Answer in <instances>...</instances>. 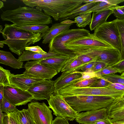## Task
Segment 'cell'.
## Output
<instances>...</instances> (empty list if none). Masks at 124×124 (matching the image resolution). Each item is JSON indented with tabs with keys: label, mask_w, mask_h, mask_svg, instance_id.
<instances>
[{
	"label": "cell",
	"mask_w": 124,
	"mask_h": 124,
	"mask_svg": "<svg viewBox=\"0 0 124 124\" xmlns=\"http://www.w3.org/2000/svg\"><path fill=\"white\" fill-rule=\"evenodd\" d=\"M1 33L4 40L0 42L7 45L10 51L20 56L25 47L40 40L46 34L27 31L6 23Z\"/></svg>",
	"instance_id": "1"
},
{
	"label": "cell",
	"mask_w": 124,
	"mask_h": 124,
	"mask_svg": "<svg viewBox=\"0 0 124 124\" xmlns=\"http://www.w3.org/2000/svg\"><path fill=\"white\" fill-rule=\"evenodd\" d=\"M3 21L11 22L17 26L35 24L47 25L52 23L50 16L36 8L26 6L3 11L1 15Z\"/></svg>",
	"instance_id": "2"
},
{
	"label": "cell",
	"mask_w": 124,
	"mask_h": 124,
	"mask_svg": "<svg viewBox=\"0 0 124 124\" xmlns=\"http://www.w3.org/2000/svg\"><path fill=\"white\" fill-rule=\"evenodd\" d=\"M66 101L78 113L82 111L107 108L114 99L99 95H79L63 97Z\"/></svg>",
	"instance_id": "3"
},
{
	"label": "cell",
	"mask_w": 124,
	"mask_h": 124,
	"mask_svg": "<svg viewBox=\"0 0 124 124\" xmlns=\"http://www.w3.org/2000/svg\"><path fill=\"white\" fill-rule=\"evenodd\" d=\"M90 33V31L84 28L69 29L63 31L51 39L48 45L49 51L69 57L73 56L64 46L67 42L86 36Z\"/></svg>",
	"instance_id": "4"
},
{
	"label": "cell",
	"mask_w": 124,
	"mask_h": 124,
	"mask_svg": "<svg viewBox=\"0 0 124 124\" xmlns=\"http://www.w3.org/2000/svg\"><path fill=\"white\" fill-rule=\"evenodd\" d=\"M57 93L63 97L79 95H99L112 97L115 99L122 96L123 92L106 87L78 88L69 85L60 89Z\"/></svg>",
	"instance_id": "5"
},
{
	"label": "cell",
	"mask_w": 124,
	"mask_h": 124,
	"mask_svg": "<svg viewBox=\"0 0 124 124\" xmlns=\"http://www.w3.org/2000/svg\"><path fill=\"white\" fill-rule=\"evenodd\" d=\"M93 34L121 53V45L119 31L115 20L106 22L97 27Z\"/></svg>",
	"instance_id": "6"
},
{
	"label": "cell",
	"mask_w": 124,
	"mask_h": 124,
	"mask_svg": "<svg viewBox=\"0 0 124 124\" xmlns=\"http://www.w3.org/2000/svg\"><path fill=\"white\" fill-rule=\"evenodd\" d=\"M49 107L53 111L57 116L63 117L70 121H73L78 113L70 106L63 97L58 93L53 94L47 100Z\"/></svg>",
	"instance_id": "7"
},
{
	"label": "cell",
	"mask_w": 124,
	"mask_h": 124,
	"mask_svg": "<svg viewBox=\"0 0 124 124\" xmlns=\"http://www.w3.org/2000/svg\"><path fill=\"white\" fill-rule=\"evenodd\" d=\"M22 75L30 78L51 80L58 73L54 69L41 64L40 60L28 61L24 65Z\"/></svg>",
	"instance_id": "8"
},
{
	"label": "cell",
	"mask_w": 124,
	"mask_h": 124,
	"mask_svg": "<svg viewBox=\"0 0 124 124\" xmlns=\"http://www.w3.org/2000/svg\"><path fill=\"white\" fill-rule=\"evenodd\" d=\"M28 107L36 124H52V112L45 103L31 102L29 103Z\"/></svg>",
	"instance_id": "9"
},
{
	"label": "cell",
	"mask_w": 124,
	"mask_h": 124,
	"mask_svg": "<svg viewBox=\"0 0 124 124\" xmlns=\"http://www.w3.org/2000/svg\"><path fill=\"white\" fill-rule=\"evenodd\" d=\"M54 81L43 80L33 84L27 91L36 100H48L53 94Z\"/></svg>",
	"instance_id": "10"
},
{
	"label": "cell",
	"mask_w": 124,
	"mask_h": 124,
	"mask_svg": "<svg viewBox=\"0 0 124 124\" xmlns=\"http://www.w3.org/2000/svg\"><path fill=\"white\" fill-rule=\"evenodd\" d=\"M4 97L16 106L25 105L33 99V96L27 91L13 86H4Z\"/></svg>",
	"instance_id": "11"
},
{
	"label": "cell",
	"mask_w": 124,
	"mask_h": 124,
	"mask_svg": "<svg viewBox=\"0 0 124 124\" xmlns=\"http://www.w3.org/2000/svg\"><path fill=\"white\" fill-rule=\"evenodd\" d=\"M64 46L65 47L73 46L90 48L113 47L97 38L93 33H90L86 36L68 41L64 44Z\"/></svg>",
	"instance_id": "12"
},
{
	"label": "cell",
	"mask_w": 124,
	"mask_h": 124,
	"mask_svg": "<svg viewBox=\"0 0 124 124\" xmlns=\"http://www.w3.org/2000/svg\"><path fill=\"white\" fill-rule=\"evenodd\" d=\"M107 108H103L78 113L75 119L79 124H93L95 122L107 118Z\"/></svg>",
	"instance_id": "13"
},
{
	"label": "cell",
	"mask_w": 124,
	"mask_h": 124,
	"mask_svg": "<svg viewBox=\"0 0 124 124\" xmlns=\"http://www.w3.org/2000/svg\"><path fill=\"white\" fill-rule=\"evenodd\" d=\"M81 77L80 71H78L69 73L62 72L61 75L54 81V93H57L60 89L79 81Z\"/></svg>",
	"instance_id": "14"
},
{
	"label": "cell",
	"mask_w": 124,
	"mask_h": 124,
	"mask_svg": "<svg viewBox=\"0 0 124 124\" xmlns=\"http://www.w3.org/2000/svg\"><path fill=\"white\" fill-rule=\"evenodd\" d=\"M42 80L26 77L22 74H11L10 78V82L12 86L25 91H27L34 83Z\"/></svg>",
	"instance_id": "15"
},
{
	"label": "cell",
	"mask_w": 124,
	"mask_h": 124,
	"mask_svg": "<svg viewBox=\"0 0 124 124\" xmlns=\"http://www.w3.org/2000/svg\"><path fill=\"white\" fill-rule=\"evenodd\" d=\"M107 116L110 119L124 117V95L114 100L107 108Z\"/></svg>",
	"instance_id": "16"
},
{
	"label": "cell",
	"mask_w": 124,
	"mask_h": 124,
	"mask_svg": "<svg viewBox=\"0 0 124 124\" xmlns=\"http://www.w3.org/2000/svg\"><path fill=\"white\" fill-rule=\"evenodd\" d=\"M71 57H72L59 55L40 60V63L43 65L54 69L59 73Z\"/></svg>",
	"instance_id": "17"
},
{
	"label": "cell",
	"mask_w": 124,
	"mask_h": 124,
	"mask_svg": "<svg viewBox=\"0 0 124 124\" xmlns=\"http://www.w3.org/2000/svg\"><path fill=\"white\" fill-rule=\"evenodd\" d=\"M73 23H66L62 22L53 24L43 37L42 43L46 44L49 43L51 39L59 34L69 29L70 26Z\"/></svg>",
	"instance_id": "18"
},
{
	"label": "cell",
	"mask_w": 124,
	"mask_h": 124,
	"mask_svg": "<svg viewBox=\"0 0 124 124\" xmlns=\"http://www.w3.org/2000/svg\"><path fill=\"white\" fill-rule=\"evenodd\" d=\"M0 63L14 69L22 68L23 65V62L15 58L11 52L2 50H0Z\"/></svg>",
	"instance_id": "19"
},
{
	"label": "cell",
	"mask_w": 124,
	"mask_h": 124,
	"mask_svg": "<svg viewBox=\"0 0 124 124\" xmlns=\"http://www.w3.org/2000/svg\"><path fill=\"white\" fill-rule=\"evenodd\" d=\"M112 14V11L109 8L98 12H93L89 26L91 31L94 30L98 26L106 22L108 18Z\"/></svg>",
	"instance_id": "20"
},
{
	"label": "cell",
	"mask_w": 124,
	"mask_h": 124,
	"mask_svg": "<svg viewBox=\"0 0 124 124\" xmlns=\"http://www.w3.org/2000/svg\"><path fill=\"white\" fill-rule=\"evenodd\" d=\"M59 55L53 52L49 51L46 54H42L25 50L21 55L19 56L18 59L19 61L22 62L30 60H40Z\"/></svg>",
	"instance_id": "21"
},
{
	"label": "cell",
	"mask_w": 124,
	"mask_h": 124,
	"mask_svg": "<svg viewBox=\"0 0 124 124\" xmlns=\"http://www.w3.org/2000/svg\"><path fill=\"white\" fill-rule=\"evenodd\" d=\"M97 2V0H92L90 2L85 3L69 13L61 16L59 20L62 21L67 19L74 18L91 8Z\"/></svg>",
	"instance_id": "22"
},
{
	"label": "cell",
	"mask_w": 124,
	"mask_h": 124,
	"mask_svg": "<svg viewBox=\"0 0 124 124\" xmlns=\"http://www.w3.org/2000/svg\"><path fill=\"white\" fill-rule=\"evenodd\" d=\"M97 2L91 8L84 14L93 12H98L109 8L110 7L118 5L124 1V0H97Z\"/></svg>",
	"instance_id": "23"
},
{
	"label": "cell",
	"mask_w": 124,
	"mask_h": 124,
	"mask_svg": "<svg viewBox=\"0 0 124 124\" xmlns=\"http://www.w3.org/2000/svg\"><path fill=\"white\" fill-rule=\"evenodd\" d=\"M78 55L71 57L62 68L61 71L69 73L74 71L80 70L83 66L86 64L83 63L77 59Z\"/></svg>",
	"instance_id": "24"
},
{
	"label": "cell",
	"mask_w": 124,
	"mask_h": 124,
	"mask_svg": "<svg viewBox=\"0 0 124 124\" xmlns=\"http://www.w3.org/2000/svg\"><path fill=\"white\" fill-rule=\"evenodd\" d=\"M16 116L19 124H36L27 109H23L16 112Z\"/></svg>",
	"instance_id": "25"
},
{
	"label": "cell",
	"mask_w": 124,
	"mask_h": 124,
	"mask_svg": "<svg viewBox=\"0 0 124 124\" xmlns=\"http://www.w3.org/2000/svg\"><path fill=\"white\" fill-rule=\"evenodd\" d=\"M14 25L16 27L21 29L31 32H38L41 34H46L49 28L47 25L35 24L17 26Z\"/></svg>",
	"instance_id": "26"
},
{
	"label": "cell",
	"mask_w": 124,
	"mask_h": 124,
	"mask_svg": "<svg viewBox=\"0 0 124 124\" xmlns=\"http://www.w3.org/2000/svg\"><path fill=\"white\" fill-rule=\"evenodd\" d=\"M114 20L119 31L120 38L121 47V61L124 60V19L117 18Z\"/></svg>",
	"instance_id": "27"
},
{
	"label": "cell",
	"mask_w": 124,
	"mask_h": 124,
	"mask_svg": "<svg viewBox=\"0 0 124 124\" xmlns=\"http://www.w3.org/2000/svg\"><path fill=\"white\" fill-rule=\"evenodd\" d=\"M91 12L80 15L74 19V21L78 27L83 28L87 25H90L91 20Z\"/></svg>",
	"instance_id": "28"
},
{
	"label": "cell",
	"mask_w": 124,
	"mask_h": 124,
	"mask_svg": "<svg viewBox=\"0 0 124 124\" xmlns=\"http://www.w3.org/2000/svg\"><path fill=\"white\" fill-rule=\"evenodd\" d=\"M11 73L10 71L4 69L0 66V85L4 86H12L11 84L10 78Z\"/></svg>",
	"instance_id": "29"
},
{
	"label": "cell",
	"mask_w": 124,
	"mask_h": 124,
	"mask_svg": "<svg viewBox=\"0 0 124 124\" xmlns=\"http://www.w3.org/2000/svg\"><path fill=\"white\" fill-rule=\"evenodd\" d=\"M100 78L111 83H118L124 85V76L121 75L112 74L102 76Z\"/></svg>",
	"instance_id": "30"
},
{
	"label": "cell",
	"mask_w": 124,
	"mask_h": 124,
	"mask_svg": "<svg viewBox=\"0 0 124 124\" xmlns=\"http://www.w3.org/2000/svg\"><path fill=\"white\" fill-rule=\"evenodd\" d=\"M0 110L4 112H15L18 110L16 106L10 103L4 97L2 103L0 104Z\"/></svg>",
	"instance_id": "31"
},
{
	"label": "cell",
	"mask_w": 124,
	"mask_h": 124,
	"mask_svg": "<svg viewBox=\"0 0 124 124\" xmlns=\"http://www.w3.org/2000/svg\"><path fill=\"white\" fill-rule=\"evenodd\" d=\"M99 78L95 77L83 80L70 85L78 88L90 87L91 85L96 82Z\"/></svg>",
	"instance_id": "32"
},
{
	"label": "cell",
	"mask_w": 124,
	"mask_h": 124,
	"mask_svg": "<svg viewBox=\"0 0 124 124\" xmlns=\"http://www.w3.org/2000/svg\"><path fill=\"white\" fill-rule=\"evenodd\" d=\"M95 72L99 78H100L102 76L115 74L118 72V71L117 70L111 66H106Z\"/></svg>",
	"instance_id": "33"
},
{
	"label": "cell",
	"mask_w": 124,
	"mask_h": 124,
	"mask_svg": "<svg viewBox=\"0 0 124 124\" xmlns=\"http://www.w3.org/2000/svg\"><path fill=\"white\" fill-rule=\"evenodd\" d=\"M109 8L112 10L113 14L117 18L124 19V6L117 5L110 7Z\"/></svg>",
	"instance_id": "34"
},
{
	"label": "cell",
	"mask_w": 124,
	"mask_h": 124,
	"mask_svg": "<svg viewBox=\"0 0 124 124\" xmlns=\"http://www.w3.org/2000/svg\"><path fill=\"white\" fill-rule=\"evenodd\" d=\"M111 83L105 79L99 78L97 81L91 85L89 87L93 88H103L107 86Z\"/></svg>",
	"instance_id": "35"
},
{
	"label": "cell",
	"mask_w": 124,
	"mask_h": 124,
	"mask_svg": "<svg viewBox=\"0 0 124 124\" xmlns=\"http://www.w3.org/2000/svg\"><path fill=\"white\" fill-rule=\"evenodd\" d=\"M80 73L82 75V77L79 79V81L94 78H99L94 72L91 71H82L80 72Z\"/></svg>",
	"instance_id": "36"
},
{
	"label": "cell",
	"mask_w": 124,
	"mask_h": 124,
	"mask_svg": "<svg viewBox=\"0 0 124 124\" xmlns=\"http://www.w3.org/2000/svg\"><path fill=\"white\" fill-rule=\"evenodd\" d=\"M77 58L85 64L96 62L95 59L90 56L86 54H78Z\"/></svg>",
	"instance_id": "37"
},
{
	"label": "cell",
	"mask_w": 124,
	"mask_h": 124,
	"mask_svg": "<svg viewBox=\"0 0 124 124\" xmlns=\"http://www.w3.org/2000/svg\"><path fill=\"white\" fill-rule=\"evenodd\" d=\"M25 50L42 54H45L47 53L44 51L41 47L38 46L26 47L25 48Z\"/></svg>",
	"instance_id": "38"
},
{
	"label": "cell",
	"mask_w": 124,
	"mask_h": 124,
	"mask_svg": "<svg viewBox=\"0 0 124 124\" xmlns=\"http://www.w3.org/2000/svg\"><path fill=\"white\" fill-rule=\"evenodd\" d=\"M117 70L118 73H122L124 72V60L119 62L111 66Z\"/></svg>",
	"instance_id": "39"
},
{
	"label": "cell",
	"mask_w": 124,
	"mask_h": 124,
	"mask_svg": "<svg viewBox=\"0 0 124 124\" xmlns=\"http://www.w3.org/2000/svg\"><path fill=\"white\" fill-rule=\"evenodd\" d=\"M106 87L118 91H124V85L118 83H111Z\"/></svg>",
	"instance_id": "40"
},
{
	"label": "cell",
	"mask_w": 124,
	"mask_h": 124,
	"mask_svg": "<svg viewBox=\"0 0 124 124\" xmlns=\"http://www.w3.org/2000/svg\"><path fill=\"white\" fill-rule=\"evenodd\" d=\"M68 120L60 116H56L53 120L52 124H69Z\"/></svg>",
	"instance_id": "41"
},
{
	"label": "cell",
	"mask_w": 124,
	"mask_h": 124,
	"mask_svg": "<svg viewBox=\"0 0 124 124\" xmlns=\"http://www.w3.org/2000/svg\"><path fill=\"white\" fill-rule=\"evenodd\" d=\"M106 66L107 65L104 63L95 62L91 71L94 72H96L101 70Z\"/></svg>",
	"instance_id": "42"
},
{
	"label": "cell",
	"mask_w": 124,
	"mask_h": 124,
	"mask_svg": "<svg viewBox=\"0 0 124 124\" xmlns=\"http://www.w3.org/2000/svg\"><path fill=\"white\" fill-rule=\"evenodd\" d=\"M6 112L8 115L11 124H19L16 118V112Z\"/></svg>",
	"instance_id": "43"
},
{
	"label": "cell",
	"mask_w": 124,
	"mask_h": 124,
	"mask_svg": "<svg viewBox=\"0 0 124 124\" xmlns=\"http://www.w3.org/2000/svg\"><path fill=\"white\" fill-rule=\"evenodd\" d=\"M95 62H93L87 64L82 67L80 70L83 72L91 71Z\"/></svg>",
	"instance_id": "44"
},
{
	"label": "cell",
	"mask_w": 124,
	"mask_h": 124,
	"mask_svg": "<svg viewBox=\"0 0 124 124\" xmlns=\"http://www.w3.org/2000/svg\"><path fill=\"white\" fill-rule=\"evenodd\" d=\"M93 124H114L108 117L95 122Z\"/></svg>",
	"instance_id": "45"
},
{
	"label": "cell",
	"mask_w": 124,
	"mask_h": 124,
	"mask_svg": "<svg viewBox=\"0 0 124 124\" xmlns=\"http://www.w3.org/2000/svg\"><path fill=\"white\" fill-rule=\"evenodd\" d=\"M4 86L0 85V104L2 103L4 98Z\"/></svg>",
	"instance_id": "46"
},
{
	"label": "cell",
	"mask_w": 124,
	"mask_h": 124,
	"mask_svg": "<svg viewBox=\"0 0 124 124\" xmlns=\"http://www.w3.org/2000/svg\"><path fill=\"white\" fill-rule=\"evenodd\" d=\"M5 112L3 124H11L8 114L7 112Z\"/></svg>",
	"instance_id": "47"
},
{
	"label": "cell",
	"mask_w": 124,
	"mask_h": 124,
	"mask_svg": "<svg viewBox=\"0 0 124 124\" xmlns=\"http://www.w3.org/2000/svg\"><path fill=\"white\" fill-rule=\"evenodd\" d=\"M110 120L113 123L114 122L124 123V117L118 119H112Z\"/></svg>",
	"instance_id": "48"
},
{
	"label": "cell",
	"mask_w": 124,
	"mask_h": 124,
	"mask_svg": "<svg viewBox=\"0 0 124 124\" xmlns=\"http://www.w3.org/2000/svg\"><path fill=\"white\" fill-rule=\"evenodd\" d=\"M0 110V124H3V120L5 114Z\"/></svg>",
	"instance_id": "49"
},
{
	"label": "cell",
	"mask_w": 124,
	"mask_h": 124,
	"mask_svg": "<svg viewBox=\"0 0 124 124\" xmlns=\"http://www.w3.org/2000/svg\"><path fill=\"white\" fill-rule=\"evenodd\" d=\"M4 7L3 3L1 1H0V8L1 9Z\"/></svg>",
	"instance_id": "50"
},
{
	"label": "cell",
	"mask_w": 124,
	"mask_h": 124,
	"mask_svg": "<svg viewBox=\"0 0 124 124\" xmlns=\"http://www.w3.org/2000/svg\"><path fill=\"white\" fill-rule=\"evenodd\" d=\"M4 46V44L0 42V47L1 48H3Z\"/></svg>",
	"instance_id": "51"
},
{
	"label": "cell",
	"mask_w": 124,
	"mask_h": 124,
	"mask_svg": "<svg viewBox=\"0 0 124 124\" xmlns=\"http://www.w3.org/2000/svg\"><path fill=\"white\" fill-rule=\"evenodd\" d=\"M3 27L1 25L0 26V33H1L2 31L3 30Z\"/></svg>",
	"instance_id": "52"
},
{
	"label": "cell",
	"mask_w": 124,
	"mask_h": 124,
	"mask_svg": "<svg viewBox=\"0 0 124 124\" xmlns=\"http://www.w3.org/2000/svg\"><path fill=\"white\" fill-rule=\"evenodd\" d=\"M114 124H124V123L114 122L113 123Z\"/></svg>",
	"instance_id": "53"
},
{
	"label": "cell",
	"mask_w": 124,
	"mask_h": 124,
	"mask_svg": "<svg viewBox=\"0 0 124 124\" xmlns=\"http://www.w3.org/2000/svg\"><path fill=\"white\" fill-rule=\"evenodd\" d=\"M121 75L122 76H124V72L122 73Z\"/></svg>",
	"instance_id": "54"
},
{
	"label": "cell",
	"mask_w": 124,
	"mask_h": 124,
	"mask_svg": "<svg viewBox=\"0 0 124 124\" xmlns=\"http://www.w3.org/2000/svg\"></svg>",
	"instance_id": "55"
}]
</instances>
